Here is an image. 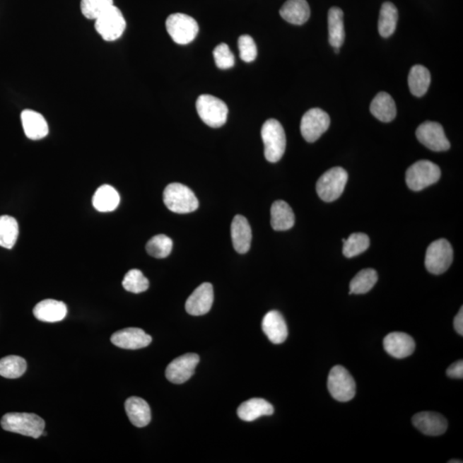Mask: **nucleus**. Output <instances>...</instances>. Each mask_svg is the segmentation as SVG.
Returning a JSON list of instances; mask_svg holds the SVG:
<instances>
[{"instance_id": "f257e3e1", "label": "nucleus", "mask_w": 463, "mask_h": 463, "mask_svg": "<svg viewBox=\"0 0 463 463\" xmlns=\"http://www.w3.org/2000/svg\"><path fill=\"white\" fill-rule=\"evenodd\" d=\"M45 421L35 414L8 413L1 418V426L7 432L38 438L45 429Z\"/></svg>"}, {"instance_id": "f03ea898", "label": "nucleus", "mask_w": 463, "mask_h": 463, "mask_svg": "<svg viewBox=\"0 0 463 463\" xmlns=\"http://www.w3.org/2000/svg\"><path fill=\"white\" fill-rule=\"evenodd\" d=\"M264 144V156L269 163H275L283 158L286 150V134L281 124L275 119L265 122L261 131Z\"/></svg>"}, {"instance_id": "7ed1b4c3", "label": "nucleus", "mask_w": 463, "mask_h": 463, "mask_svg": "<svg viewBox=\"0 0 463 463\" xmlns=\"http://www.w3.org/2000/svg\"><path fill=\"white\" fill-rule=\"evenodd\" d=\"M163 202L169 211L177 214H188L199 206L194 192L180 183H172L165 188Z\"/></svg>"}, {"instance_id": "20e7f679", "label": "nucleus", "mask_w": 463, "mask_h": 463, "mask_svg": "<svg viewBox=\"0 0 463 463\" xmlns=\"http://www.w3.org/2000/svg\"><path fill=\"white\" fill-rule=\"evenodd\" d=\"M441 170L430 160H418L406 172V182L412 191L418 192L440 180Z\"/></svg>"}, {"instance_id": "39448f33", "label": "nucleus", "mask_w": 463, "mask_h": 463, "mask_svg": "<svg viewBox=\"0 0 463 463\" xmlns=\"http://www.w3.org/2000/svg\"><path fill=\"white\" fill-rule=\"evenodd\" d=\"M348 175L345 169L336 167L329 169L317 180V195L324 202H333L344 193Z\"/></svg>"}, {"instance_id": "423d86ee", "label": "nucleus", "mask_w": 463, "mask_h": 463, "mask_svg": "<svg viewBox=\"0 0 463 463\" xmlns=\"http://www.w3.org/2000/svg\"><path fill=\"white\" fill-rule=\"evenodd\" d=\"M196 107L201 119L209 127L218 128L227 122L228 106L215 96L200 95L197 100Z\"/></svg>"}, {"instance_id": "0eeeda50", "label": "nucleus", "mask_w": 463, "mask_h": 463, "mask_svg": "<svg viewBox=\"0 0 463 463\" xmlns=\"http://www.w3.org/2000/svg\"><path fill=\"white\" fill-rule=\"evenodd\" d=\"M95 28L104 41L114 42L122 37L127 22L119 8L112 6L95 19Z\"/></svg>"}, {"instance_id": "6e6552de", "label": "nucleus", "mask_w": 463, "mask_h": 463, "mask_svg": "<svg viewBox=\"0 0 463 463\" xmlns=\"http://www.w3.org/2000/svg\"><path fill=\"white\" fill-rule=\"evenodd\" d=\"M328 389L334 399L338 402L351 401L356 393V381L344 366L336 365L329 374Z\"/></svg>"}, {"instance_id": "1a4fd4ad", "label": "nucleus", "mask_w": 463, "mask_h": 463, "mask_svg": "<svg viewBox=\"0 0 463 463\" xmlns=\"http://www.w3.org/2000/svg\"><path fill=\"white\" fill-rule=\"evenodd\" d=\"M166 28L169 35L180 45H187L194 41L199 31V24L196 20L190 16L182 13L169 16L166 21Z\"/></svg>"}, {"instance_id": "9d476101", "label": "nucleus", "mask_w": 463, "mask_h": 463, "mask_svg": "<svg viewBox=\"0 0 463 463\" xmlns=\"http://www.w3.org/2000/svg\"><path fill=\"white\" fill-rule=\"evenodd\" d=\"M453 249L448 240H435L426 250L425 265L433 275H441L452 265Z\"/></svg>"}, {"instance_id": "9b49d317", "label": "nucleus", "mask_w": 463, "mask_h": 463, "mask_svg": "<svg viewBox=\"0 0 463 463\" xmlns=\"http://www.w3.org/2000/svg\"><path fill=\"white\" fill-rule=\"evenodd\" d=\"M330 118L327 112L320 108H312L302 117L300 131L308 143L315 142L328 130Z\"/></svg>"}, {"instance_id": "f8f14e48", "label": "nucleus", "mask_w": 463, "mask_h": 463, "mask_svg": "<svg viewBox=\"0 0 463 463\" xmlns=\"http://www.w3.org/2000/svg\"><path fill=\"white\" fill-rule=\"evenodd\" d=\"M416 136L430 151L441 152L450 150V143L440 124L432 122L421 124L417 128Z\"/></svg>"}, {"instance_id": "ddd939ff", "label": "nucleus", "mask_w": 463, "mask_h": 463, "mask_svg": "<svg viewBox=\"0 0 463 463\" xmlns=\"http://www.w3.org/2000/svg\"><path fill=\"white\" fill-rule=\"evenodd\" d=\"M199 361L196 353H187L176 358L166 369L168 380L175 385L184 384L193 376Z\"/></svg>"}, {"instance_id": "4468645a", "label": "nucleus", "mask_w": 463, "mask_h": 463, "mask_svg": "<svg viewBox=\"0 0 463 463\" xmlns=\"http://www.w3.org/2000/svg\"><path fill=\"white\" fill-rule=\"evenodd\" d=\"M214 302V290L209 283L201 284L188 298L185 310L192 316H202L207 314Z\"/></svg>"}, {"instance_id": "2eb2a0df", "label": "nucleus", "mask_w": 463, "mask_h": 463, "mask_svg": "<svg viewBox=\"0 0 463 463\" xmlns=\"http://www.w3.org/2000/svg\"><path fill=\"white\" fill-rule=\"evenodd\" d=\"M111 341L120 348L136 350L148 347L152 337L142 329L127 328L112 334Z\"/></svg>"}, {"instance_id": "dca6fc26", "label": "nucleus", "mask_w": 463, "mask_h": 463, "mask_svg": "<svg viewBox=\"0 0 463 463\" xmlns=\"http://www.w3.org/2000/svg\"><path fill=\"white\" fill-rule=\"evenodd\" d=\"M413 424L428 436H440L448 428V422L440 414L435 412H421L416 414L412 418Z\"/></svg>"}, {"instance_id": "f3484780", "label": "nucleus", "mask_w": 463, "mask_h": 463, "mask_svg": "<svg viewBox=\"0 0 463 463\" xmlns=\"http://www.w3.org/2000/svg\"><path fill=\"white\" fill-rule=\"evenodd\" d=\"M384 348L389 356L397 359H404L414 352L416 342L408 334L393 332L385 336Z\"/></svg>"}, {"instance_id": "a211bd4d", "label": "nucleus", "mask_w": 463, "mask_h": 463, "mask_svg": "<svg viewBox=\"0 0 463 463\" xmlns=\"http://www.w3.org/2000/svg\"><path fill=\"white\" fill-rule=\"evenodd\" d=\"M262 328L269 340L274 344H283L288 338V326L279 312H269L264 317Z\"/></svg>"}, {"instance_id": "6ab92c4d", "label": "nucleus", "mask_w": 463, "mask_h": 463, "mask_svg": "<svg viewBox=\"0 0 463 463\" xmlns=\"http://www.w3.org/2000/svg\"><path fill=\"white\" fill-rule=\"evenodd\" d=\"M231 237L233 247L240 254L247 253L251 247L252 233L248 221L245 217L238 215L231 224Z\"/></svg>"}, {"instance_id": "aec40b11", "label": "nucleus", "mask_w": 463, "mask_h": 463, "mask_svg": "<svg viewBox=\"0 0 463 463\" xmlns=\"http://www.w3.org/2000/svg\"><path fill=\"white\" fill-rule=\"evenodd\" d=\"M21 120L24 134L31 140L42 139L49 131L45 118L37 112L30 110L23 111Z\"/></svg>"}, {"instance_id": "412c9836", "label": "nucleus", "mask_w": 463, "mask_h": 463, "mask_svg": "<svg viewBox=\"0 0 463 463\" xmlns=\"http://www.w3.org/2000/svg\"><path fill=\"white\" fill-rule=\"evenodd\" d=\"M34 316L45 323H57L67 315L66 305L62 301L44 300L39 302L33 310Z\"/></svg>"}, {"instance_id": "4be33fe9", "label": "nucleus", "mask_w": 463, "mask_h": 463, "mask_svg": "<svg viewBox=\"0 0 463 463\" xmlns=\"http://www.w3.org/2000/svg\"><path fill=\"white\" fill-rule=\"evenodd\" d=\"M129 420L136 428H144L151 421V410L146 401L142 398L131 397L124 404Z\"/></svg>"}, {"instance_id": "5701e85b", "label": "nucleus", "mask_w": 463, "mask_h": 463, "mask_svg": "<svg viewBox=\"0 0 463 463\" xmlns=\"http://www.w3.org/2000/svg\"><path fill=\"white\" fill-rule=\"evenodd\" d=\"M237 414L241 420L251 422L262 416H272L274 408L266 400L252 398L243 402L238 409Z\"/></svg>"}, {"instance_id": "b1692460", "label": "nucleus", "mask_w": 463, "mask_h": 463, "mask_svg": "<svg viewBox=\"0 0 463 463\" xmlns=\"http://www.w3.org/2000/svg\"><path fill=\"white\" fill-rule=\"evenodd\" d=\"M280 15L286 21L302 25L311 16V10L307 0H288L281 8Z\"/></svg>"}, {"instance_id": "393cba45", "label": "nucleus", "mask_w": 463, "mask_h": 463, "mask_svg": "<svg viewBox=\"0 0 463 463\" xmlns=\"http://www.w3.org/2000/svg\"><path fill=\"white\" fill-rule=\"evenodd\" d=\"M370 111L382 122H392L397 116V107L388 93L380 92L370 103Z\"/></svg>"}, {"instance_id": "a878e982", "label": "nucleus", "mask_w": 463, "mask_h": 463, "mask_svg": "<svg viewBox=\"0 0 463 463\" xmlns=\"http://www.w3.org/2000/svg\"><path fill=\"white\" fill-rule=\"evenodd\" d=\"M271 227L276 231H286L292 228L295 223V216L288 204L278 200L272 204L271 209Z\"/></svg>"}, {"instance_id": "bb28decb", "label": "nucleus", "mask_w": 463, "mask_h": 463, "mask_svg": "<svg viewBox=\"0 0 463 463\" xmlns=\"http://www.w3.org/2000/svg\"><path fill=\"white\" fill-rule=\"evenodd\" d=\"M120 197L115 189L110 184H103L93 196V206L100 212H111L118 208Z\"/></svg>"}, {"instance_id": "cd10ccee", "label": "nucleus", "mask_w": 463, "mask_h": 463, "mask_svg": "<svg viewBox=\"0 0 463 463\" xmlns=\"http://www.w3.org/2000/svg\"><path fill=\"white\" fill-rule=\"evenodd\" d=\"M344 11L339 7H332L329 11V42L334 48H340L344 42Z\"/></svg>"}, {"instance_id": "c85d7f7f", "label": "nucleus", "mask_w": 463, "mask_h": 463, "mask_svg": "<svg viewBox=\"0 0 463 463\" xmlns=\"http://www.w3.org/2000/svg\"><path fill=\"white\" fill-rule=\"evenodd\" d=\"M430 83V74L428 68L416 64L409 75V90L414 95L421 98L428 92Z\"/></svg>"}, {"instance_id": "c756f323", "label": "nucleus", "mask_w": 463, "mask_h": 463, "mask_svg": "<svg viewBox=\"0 0 463 463\" xmlns=\"http://www.w3.org/2000/svg\"><path fill=\"white\" fill-rule=\"evenodd\" d=\"M398 21V11L392 3L382 4L378 20V31L382 37L388 38L396 31Z\"/></svg>"}, {"instance_id": "7c9ffc66", "label": "nucleus", "mask_w": 463, "mask_h": 463, "mask_svg": "<svg viewBox=\"0 0 463 463\" xmlns=\"http://www.w3.org/2000/svg\"><path fill=\"white\" fill-rule=\"evenodd\" d=\"M19 228L17 220L10 216H0V247L13 248L17 242Z\"/></svg>"}, {"instance_id": "2f4dec72", "label": "nucleus", "mask_w": 463, "mask_h": 463, "mask_svg": "<svg viewBox=\"0 0 463 463\" xmlns=\"http://www.w3.org/2000/svg\"><path fill=\"white\" fill-rule=\"evenodd\" d=\"M377 279V273L375 269H362L350 283V293L363 295V293H368L375 286Z\"/></svg>"}, {"instance_id": "473e14b6", "label": "nucleus", "mask_w": 463, "mask_h": 463, "mask_svg": "<svg viewBox=\"0 0 463 463\" xmlns=\"http://www.w3.org/2000/svg\"><path fill=\"white\" fill-rule=\"evenodd\" d=\"M27 362L23 358L9 356L0 360V376L6 378H18L25 373Z\"/></svg>"}, {"instance_id": "72a5a7b5", "label": "nucleus", "mask_w": 463, "mask_h": 463, "mask_svg": "<svg viewBox=\"0 0 463 463\" xmlns=\"http://www.w3.org/2000/svg\"><path fill=\"white\" fill-rule=\"evenodd\" d=\"M342 241L344 243L342 252L348 259L361 254L370 247V239L365 233H353L347 240H342Z\"/></svg>"}, {"instance_id": "f704fd0d", "label": "nucleus", "mask_w": 463, "mask_h": 463, "mask_svg": "<svg viewBox=\"0 0 463 463\" xmlns=\"http://www.w3.org/2000/svg\"><path fill=\"white\" fill-rule=\"evenodd\" d=\"M172 249V241L165 235H156L146 245V250L152 257L156 259H165L170 255Z\"/></svg>"}, {"instance_id": "c9c22d12", "label": "nucleus", "mask_w": 463, "mask_h": 463, "mask_svg": "<svg viewBox=\"0 0 463 463\" xmlns=\"http://www.w3.org/2000/svg\"><path fill=\"white\" fill-rule=\"evenodd\" d=\"M122 285L128 292L140 293L146 291L150 283L139 269H131L124 276Z\"/></svg>"}, {"instance_id": "e433bc0d", "label": "nucleus", "mask_w": 463, "mask_h": 463, "mask_svg": "<svg viewBox=\"0 0 463 463\" xmlns=\"http://www.w3.org/2000/svg\"><path fill=\"white\" fill-rule=\"evenodd\" d=\"M114 6V0H81L82 13L88 19H96Z\"/></svg>"}, {"instance_id": "4c0bfd02", "label": "nucleus", "mask_w": 463, "mask_h": 463, "mask_svg": "<svg viewBox=\"0 0 463 463\" xmlns=\"http://www.w3.org/2000/svg\"><path fill=\"white\" fill-rule=\"evenodd\" d=\"M213 55H214L216 66L221 70L229 69L235 64V56L229 49L227 44L221 43L217 46L213 52Z\"/></svg>"}, {"instance_id": "58836bf2", "label": "nucleus", "mask_w": 463, "mask_h": 463, "mask_svg": "<svg viewBox=\"0 0 463 463\" xmlns=\"http://www.w3.org/2000/svg\"><path fill=\"white\" fill-rule=\"evenodd\" d=\"M238 44H239L240 59L247 63L254 61L257 55L254 40L247 35H241Z\"/></svg>"}, {"instance_id": "ea45409f", "label": "nucleus", "mask_w": 463, "mask_h": 463, "mask_svg": "<svg viewBox=\"0 0 463 463\" xmlns=\"http://www.w3.org/2000/svg\"><path fill=\"white\" fill-rule=\"evenodd\" d=\"M447 375L452 378H459L462 380L463 377V361H459L452 364L447 369Z\"/></svg>"}, {"instance_id": "a19ab883", "label": "nucleus", "mask_w": 463, "mask_h": 463, "mask_svg": "<svg viewBox=\"0 0 463 463\" xmlns=\"http://www.w3.org/2000/svg\"><path fill=\"white\" fill-rule=\"evenodd\" d=\"M454 327L456 329L459 335L463 336V308L461 307L460 311L457 313L454 320Z\"/></svg>"}, {"instance_id": "79ce46f5", "label": "nucleus", "mask_w": 463, "mask_h": 463, "mask_svg": "<svg viewBox=\"0 0 463 463\" xmlns=\"http://www.w3.org/2000/svg\"><path fill=\"white\" fill-rule=\"evenodd\" d=\"M455 462L462 463V461H460V460H452V461H449V463H455Z\"/></svg>"}, {"instance_id": "37998d69", "label": "nucleus", "mask_w": 463, "mask_h": 463, "mask_svg": "<svg viewBox=\"0 0 463 463\" xmlns=\"http://www.w3.org/2000/svg\"><path fill=\"white\" fill-rule=\"evenodd\" d=\"M335 52L336 54H338V52H339V48H335Z\"/></svg>"}]
</instances>
